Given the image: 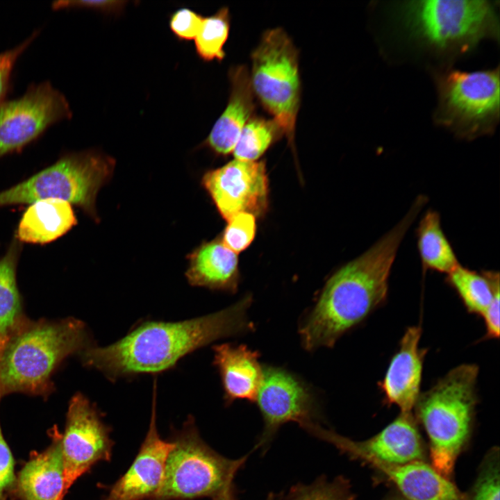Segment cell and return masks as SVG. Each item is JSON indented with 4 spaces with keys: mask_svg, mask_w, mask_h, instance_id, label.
I'll list each match as a JSON object with an SVG mask.
<instances>
[{
    "mask_svg": "<svg viewBox=\"0 0 500 500\" xmlns=\"http://www.w3.org/2000/svg\"><path fill=\"white\" fill-rule=\"evenodd\" d=\"M247 295L215 312L179 322L145 321L106 347L92 344L78 355L85 367L115 382L142 374H158L174 367L185 356L217 340L254 329L248 317Z\"/></svg>",
    "mask_w": 500,
    "mask_h": 500,
    "instance_id": "cell-1",
    "label": "cell"
},
{
    "mask_svg": "<svg viewBox=\"0 0 500 500\" xmlns=\"http://www.w3.org/2000/svg\"><path fill=\"white\" fill-rule=\"evenodd\" d=\"M427 201L426 196H417L394 227L328 278L299 328L306 350L333 347L341 336L383 304L400 244Z\"/></svg>",
    "mask_w": 500,
    "mask_h": 500,
    "instance_id": "cell-2",
    "label": "cell"
},
{
    "mask_svg": "<svg viewBox=\"0 0 500 500\" xmlns=\"http://www.w3.org/2000/svg\"><path fill=\"white\" fill-rule=\"evenodd\" d=\"M92 344L78 319H28L0 353V396L21 392L47 398L55 390L51 376L60 365Z\"/></svg>",
    "mask_w": 500,
    "mask_h": 500,
    "instance_id": "cell-3",
    "label": "cell"
},
{
    "mask_svg": "<svg viewBox=\"0 0 500 500\" xmlns=\"http://www.w3.org/2000/svg\"><path fill=\"white\" fill-rule=\"evenodd\" d=\"M478 367L462 364L421 393L413 409L429 440L431 465L449 478L472 433Z\"/></svg>",
    "mask_w": 500,
    "mask_h": 500,
    "instance_id": "cell-4",
    "label": "cell"
},
{
    "mask_svg": "<svg viewBox=\"0 0 500 500\" xmlns=\"http://www.w3.org/2000/svg\"><path fill=\"white\" fill-rule=\"evenodd\" d=\"M400 11L410 35L439 54L458 56L484 39L499 38V19L489 1H409Z\"/></svg>",
    "mask_w": 500,
    "mask_h": 500,
    "instance_id": "cell-5",
    "label": "cell"
},
{
    "mask_svg": "<svg viewBox=\"0 0 500 500\" xmlns=\"http://www.w3.org/2000/svg\"><path fill=\"white\" fill-rule=\"evenodd\" d=\"M438 94L434 121L461 140L493 133L499 122V67L463 72L450 67L433 73Z\"/></svg>",
    "mask_w": 500,
    "mask_h": 500,
    "instance_id": "cell-6",
    "label": "cell"
},
{
    "mask_svg": "<svg viewBox=\"0 0 500 500\" xmlns=\"http://www.w3.org/2000/svg\"><path fill=\"white\" fill-rule=\"evenodd\" d=\"M115 160L94 151L67 153L52 165L0 192V208L55 199L81 208L97 219L95 201L111 178Z\"/></svg>",
    "mask_w": 500,
    "mask_h": 500,
    "instance_id": "cell-7",
    "label": "cell"
},
{
    "mask_svg": "<svg viewBox=\"0 0 500 500\" xmlns=\"http://www.w3.org/2000/svg\"><path fill=\"white\" fill-rule=\"evenodd\" d=\"M173 439L162 484L151 500L213 498L233 483L248 458L229 459L213 450L200 437L192 416Z\"/></svg>",
    "mask_w": 500,
    "mask_h": 500,
    "instance_id": "cell-8",
    "label": "cell"
},
{
    "mask_svg": "<svg viewBox=\"0 0 500 500\" xmlns=\"http://www.w3.org/2000/svg\"><path fill=\"white\" fill-rule=\"evenodd\" d=\"M251 61L249 74L254 95L293 149L301 99L298 51L283 29H269L252 52Z\"/></svg>",
    "mask_w": 500,
    "mask_h": 500,
    "instance_id": "cell-9",
    "label": "cell"
},
{
    "mask_svg": "<svg viewBox=\"0 0 500 500\" xmlns=\"http://www.w3.org/2000/svg\"><path fill=\"white\" fill-rule=\"evenodd\" d=\"M72 117L65 97L44 81L0 103V159L21 152L53 124Z\"/></svg>",
    "mask_w": 500,
    "mask_h": 500,
    "instance_id": "cell-10",
    "label": "cell"
},
{
    "mask_svg": "<svg viewBox=\"0 0 500 500\" xmlns=\"http://www.w3.org/2000/svg\"><path fill=\"white\" fill-rule=\"evenodd\" d=\"M264 426L256 449L265 453L283 424L293 422L302 428L320 424L315 395L301 378L278 367H263V378L256 400Z\"/></svg>",
    "mask_w": 500,
    "mask_h": 500,
    "instance_id": "cell-11",
    "label": "cell"
},
{
    "mask_svg": "<svg viewBox=\"0 0 500 500\" xmlns=\"http://www.w3.org/2000/svg\"><path fill=\"white\" fill-rule=\"evenodd\" d=\"M110 432L96 406L83 394H74L60 440L65 494L94 464L110 460L113 442Z\"/></svg>",
    "mask_w": 500,
    "mask_h": 500,
    "instance_id": "cell-12",
    "label": "cell"
},
{
    "mask_svg": "<svg viewBox=\"0 0 500 500\" xmlns=\"http://www.w3.org/2000/svg\"><path fill=\"white\" fill-rule=\"evenodd\" d=\"M202 184L226 221L240 212L256 217L267 211L269 181L263 160L235 159L206 173Z\"/></svg>",
    "mask_w": 500,
    "mask_h": 500,
    "instance_id": "cell-13",
    "label": "cell"
},
{
    "mask_svg": "<svg viewBox=\"0 0 500 500\" xmlns=\"http://www.w3.org/2000/svg\"><path fill=\"white\" fill-rule=\"evenodd\" d=\"M412 412H401L381 432L364 441H354L320 424L306 431L333 445L341 453L359 461L369 457L389 464H405L424 458V444Z\"/></svg>",
    "mask_w": 500,
    "mask_h": 500,
    "instance_id": "cell-14",
    "label": "cell"
},
{
    "mask_svg": "<svg viewBox=\"0 0 500 500\" xmlns=\"http://www.w3.org/2000/svg\"><path fill=\"white\" fill-rule=\"evenodd\" d=\"M156 389L154 381L149 427L140 451L128 470L112 485L103 500L151 499L162 484L167 458L173 443L161 439L158 432Z\"/></svg>",
    "mask_w": 500,
    "mask_h": 500,
    "instance_id": "cell-15",
    "label": "cell"
},
{
    "mask_svg": "<svg viewBox=\"0 0 500 500\" xmlns=\"http://www.w3.org/2000/svg\"><path fill=\"white\" fill-rule=\"evenodd\" d=\"M421 335L422 328L418 326L406 328L378 383L385 402L397 406L401 412H412L421 394L423 363L427 351L419 347Z\"/></svg>",
    "mask_w": 500,
    "mask_h": 500,
    "instance_id": "cell-16",
    "label": "cell"
},
{
    "mask_svg": "<svg viewBox=\"0 0 500 500\" xmlns=\"http://www.w3.org/2000/svg\"><path fill=\"white\" fill-rule=\"evenodd\" d=\"M359 461L392 483L406 500H469L449 478L424 460L396 465L366 457Z\"/></svg>",
    "mask_w": 500,
    "mask_h": 500,
    "instance_id": "cell-17",
    "label": "cell"
},
{
    "mask_svg": "<svg viewBox=\"0 0 500 500\" xmlns=\"http://www.w3.org/2000/svg\"><path fill=\"white\" fill-rule=\"evenodd\" d=\"M212 349L226 404L236 400L256 401L263 378L259 353L246 345L228 343L215 345Z\"/></svg>",
    "mask_w": 500,
    "mask_h": 500,
    "instance_id": "cell-18",
    "label": "cell"
},
{
    "mask_svg": "<svg viewBox=\"0 0 500 500\" xmlns=\"http://www.w3.org/2000/svg\"><path fill=\"white\" fill-rule=\"evenodd\" d=\"M231 92L227 106L213 126L206 140L216 153L233 152L240 133L255 110L254 93L245 65L232 67L228 73Z\"/></svg>",
    "mask_w": 500,
    "mask_h": 500,
    "instance_id": "cell-19",
    "label": "cell"
},
{
    "mask_svg": "<svg viewBox=\"0 0 500 500\" xmlns=\"http://www.w3.org/2000/svg\"><path fill=\"white\" fill-rule=\"evenodd\" d=\"M188 258L185 276L190 285L231 293L238 290V258L222 240L215 239L201 244Z\"/></svg>",
    "mask_w": 500,
    "mask_h": 500,
    "instance_id": "cell-20",
    "label": "cell"
},
{
    "mask_svg": "<svg viewBox=\"0 0 500 500\" xmlns=\"http://www.w3.org/2000/svg\"><path fill=\"white\" fill-rule=\"evenodd\" d=\"M61 435L54 430L51 444L33 456L18 478V488L25 500H62L65 494Z\"/></svg>",
    "mask_w": 500,
    "mask_h": 500,
    "instance_id": "cell-21",
    "label": "cell"
},
{
    "mask_svg": "<svg viewBox=\"0 0 500 500\" xmlns=\"http://www.w3.org/2000/svg\"><path fill=\"white\" fill-rule=\"evenodd\" d=\"M77 224L72 204L55 199L29 204L24 212L15 238L21 243L46 244L60 238Z\"/></svg>",
    "mask_w": 500,
    "mask_h": 500,
    "instance_id": "cell-22",
    "label": "cell"
},
{
    "mask_svg": "<svg viewBox=\"0 0 500 500\" xmlns=\"http://www.w3.org/2000/svg\"><path fill=\"white\" fill-rule=\"evenodd\" d=\"M22 243L15 238L0 258V353L9 339L28 320L17 281Z\"/></svg>",
    "mask_w": 500,
    "mask_h": 500,
    "instance_id": "cell-23",
    "label": "cell"
},
{
    "mask_svg": "<svg viewBox=\"0 0 500 500\" xmlns=\"http://www.w3.org/2000/svg\"><path fill=\"white\" fill-rule=\"evenodd\" d=\"M417 244L424 270L449 274L460 265L441 226L440 214L428 210L420 219Z\"/></svg>",
    "mask_w": 500,
    "mask_h": 500,
    "instance_id": "cell-24",
    "label": "cell"
},
{
    "mask_svg": "<svg viewBox=\"0 0 500 500\" xmlns=\"http://www.w3.org/2000/svg\"><path fill=\"white\" fill-rule=\"evenodd\" d=\"M446 283L455 290L468 312L481 316L499 293L498 272H478L460 264L447 274Z\"/></svg>",
    "mask_w": 500,
    "mask_h": 500,
    "instance_id": "cell-25",
    "label": "cell"
},
{
    "mask_svg": "<svg viewBox=\"0 0 500 500\" xmlns=\"http://www.w3.org/2000/svg\"><path fill=\"white\" fill-rule=\"evenodd\" d=\"M282 135L283 131L274 119L252 116L242 128L233 153L236 160L257 161Z\"/></svg>",
    "mask_w": 500,
    "mask_h": 500,
    "instance_id": "cell-26",
    "label": "cell"
},
{
    "mask_svg": "<svg viewBox=\"0 0 500 500\" xmlns=\"http://www.w3.org/2000/svg\"><path fill=\"white\" fill-rule=\"evenodd\" d=\"M230 29V15L227 7L221 8L214 15L203 17L194 38L199 56L206 61L222 60L225 56L224 46Z\"/></svg>",
    "mask_w": 500,
    "mask_h": 500,
    "instance_id": "cell-27",
    "label": "cell"
},
{
    "mask_svg": "<svg viewBox=\"0 0 500 500\" xmlns=\"http://www.w3.org/2000/svg\"><path fill=\"white\" fill-rule=\"evenodd\" d=\"M282 500H356V496L347 478L338 476L329 481L321 475L310 484L294 485Z\"/></svg>",
    "mask_w": 500,
    "mask_h": 500,
    "instance_id": "cell-28",
    "label": "cell"
},
{
    "mask_svg": "<svg viewBox=\"0 0 500 500\" xmlns=\"http://www.w3.org/2000/svg\"><path fill=\"white\" fill-rule=\"evenodd\" d=\"M499 452L490 450L485 456L474 483L469 500H499Z\"/></svg>",
    "mask_w": 500,
    "mask_h": 500,
    "instance_id": "cell-29",
    "label": "cell"
},
{
    "mask_svg": "<svg viewBox=\"0 0 500 500\" xmlns=\"http://www.w3.org/2000/svg\"><path fill=\"white\" fill-rule=\"evenodd\" d=\"M256 219L249 212H240L231 217L223 233V244L236 253L247 249L256 235Z\"/></svg>",
    "mask_w": 500,
    "mask_h": 500,
    "instance_id": "cell-30",
    "label": "cell"
},
{
    "mask_svg": "<svg viewBox=\"0 0 500 500\" xmlns=\"http://www.w3.org/2000/svg\"><path fill=\"white\" fill-rule=\"evenodd\" d=\"M38 35V31H35L20 44L0 53V103L11 89L12 74L17 60Z\"/></svg>",
    "mask_w": 500,
    "mask_h": 500,
    "instance_id": "cell-31",
    "label": "cell"
},
{
    "mask_svg": "<svg viewBox=\"0 0 500 500\" xmlns=\"http://www.w3.org/2000/svg\"><path fill=\"white\" fill-rule=\"evenodd\" d=\"M203 17L189 8H181L170 17L172 31L180 39H194L201 26Z\"/></svg>",
    "mask_w": 500,
    "mask_h": 500,
    "instance_id": "cell-32",
    "label": "cell"
},
{
    "mask_svg": "<svg viewBox=\"0 0 500 500\" xmlns=\"http://www.w3.org/2000/svg\"><path fill=\"white\" fill-rule=\"evenodd\" d=\"M125 2L120 1H58L51 4L54 10L83 8L103 11H117L121 10Z\"/></svg>",
    "mask_w": 500,
    "mask_h": 500,
    "instance_id": "cell-33",
    "label": "cell"
},
{
    "mask_svg": "<svg viewBox=\"0 0 500 500\" xmlns=\"http://www.w3.org/2000/svg\"><path fill=\"white\" fill-rule=\"evenodd\" d=\"M486 330L485 338L497 339L499 336V293H497L481 315Z\"/></svg>",
    "mask_w": 500,
    "mask_h": 500,
    "instance_id": "cell-34",
    "label": "cell"
},
{
    "mask_svg": "<svg viewBox=\"0 0 500 500\" xmlns=\"http://www.w3.org/2000/svg\"><path fill=\"white\" fill-rule=\"evenodd\" d=\"M1 396H0L1 401ZM0 475L10 485L14 480V461L0 425Z\"/></svg>",
    "mask_w": 500,
    "mask_h": 500,
    "instance_id": "cell-35",
    "label": "cell"
},
{
    "mask_svg": "<svg viewBox=\"0 0 500 500\" xmlns=\"http://www.w3.org/2000/svg\"><path fill=\"white\" fill-rule=\"evenodd\" d=\"M212 499V500H237V490L234 483L229 484Z\"/></svg>",
    "mask_w": 500,
    "mask_h": 500,
    "instance_id": "cell-36",
    "label": "cell"
},
{
    "mask_svg": "<svg viewBox=\"0 0 500 500\" xmlns=\"http://www.w3.org/2000/svg\"><path fill=\"white\" fill-rule=\"evenodd\" d=\"M9 486V485L6 483V481L3 478V477L0 475V499L1 498L3 493L6 488H7Z\"/></svg>",
    "mask_w": 500,
    "mask_h": 500,
    "instance_id": "cell-37",
    "label": "cell"
},
{
    "mask_svg": "<svg viewBox=\"0 0 500 500\" xmlns=\"http://www.w3.org/2000/svg\"><path fill=\"white\" fill-rule=\"evenodd\" d=\"M390 500H406V499H405L394 498V499H390Z\"/></svg>",
    "mask_w": 500,
    "mask_h": 500,
    "instance_id": "cell-38",
    "label": "cell"
}]
</instances>
